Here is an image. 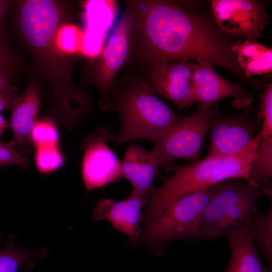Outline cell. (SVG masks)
<instances>
[{
	"label": "cell",
	"instance_id": "27",
	"mask_svg": "<svg viewBox=\"0 0 272 272\" xmlns=\"http://www.w3.org/2000/svg\"><path fill=\"white\" fill-rule=\"evenodd\" d=\"M0 68L7 77H14L20 71V64L10 46L0 37Z\"/></svg>",
	"mask_w": 272,
	"mask_h": 272
},
{
	"label": "cell",
	"instance_id": "2",
	"mask_svg": "<svg viewBox=\"0 0 272 272\" xmlns=\"http://www.w3.org/2000/svg\"><path fill=\"white\" fill-rule=\"evenodd\" d=\"M14 22L18 38L32 58L34 69L51 91L50 116L69 130L91 110L88 95L73 81V61L59 48L56 35L68 23L66 3L52 0L15 1Z\"/></svg>",
	"mask_w": 272,
	"mask_h": 272
},
{
	"label": "cell",
	"instance_id": "29",
	"mask_svg": "<svg viewBox=\"0 0 272 272\" xmlns=\"http://www.w3.org/2000/svg\"><path fill=\"white\" fill-rule=\"evenodd\" d=\"M0 93L17 96V90L10 83L7 76L0 68Z\"/></svg>",
	"mask_w": 272,
	"mask_h": 272
},
{
	"label": "cell",
	"instance_id": "30",
	"mask_svg": "<svg viewBox=\"0 0 272 272\" xmlns=\"http://www.w3.org/2000/svg\"><path fill=\"white\" fill-rule=\"evenodd\" d=\"M14 3V1L0 0V30L4 27Z\"/></svg>",
	"mask_w": 272,
	"mask_h": 272
},
{
	"label": "cell",
	"instance_id": "10",
	"mask_svg": "<svg viewBox=\"0 0 272 272\" xmlns=\"http://www.w3.org/2000/svg\"><path fill=\"white\" fill-rule=\"evenodd\" d=\"M113 132L100 127L83 141L81 173L87 191L102 188L122 177L121 161L108 145Z\"/></svg>",
	"mask_w": 272,
	"mask_h": 272
},
{
	"label": "cell",
	"instance_id": "6",
	"mask_svg": "<svg viewBox=\"0 0 272 272\" xmlns=\"http://www.w3.org/2000/svg\"><path fill=\"white\" fill-rule=\"evenodd\" d=\"M210 188L181 197L153 216L142 220L140 245L158 256L164 246L176 240H192L201 214L210 200Z\"/></svg>",
	"mask_w": 272,
	"mask_h": 272
},
{
	"label": "cell",
	"instance_id": "31",
	"mask_svg": "<svg viewBox=\"0 0 272 272\" xmlns=\"http://www.w3.org/2000/svg\"><path fill=\"white\" fill-rule=\"evenodd\" d=\"M17 96L0 93V113L12 110Z\"/></svg>",
	"mask_w": 272,
	"mask_h": 272
},
{
	"label": "cell",
	"instance_id": "13",
	"mask_svg": "<svg viewBox=\"0 0 272 272\" xmlns=\"http://www.w3.org/2000/svg\"><path fill=\"white\" fill-rule=\"evenodd\" d=\"M213 65L207 59L197 61L193 76V103L212 105L221 99L232 98V105L237 109L250 105L252 97L245 92L242 83L229 82L215 70Z\"/></svg>",
	"mask_w": 272,
	"mask_h": 272
},
{
	"label": "cell",
	"instance_id": "34",
	"mask_svg": "<svg viewBox=\"0 0 272 272\" xmlns=\"http://www.w3.org/2000/svg\"><path fill=\"white\" fill-rule=\"evenodd\" d=\"M0 240H1V235H0Z\"/></svg>",
	"mask_w": 272,
	"mask_h": 272
},
{
	"label": "cell",
	"instance_id": "32",
	"mask_svg": "<svg viewBox=\"0 0 272 272\" xmlns=\"http://www.w3.org/2000/svg\"><path fill=\"white\" fill-rule=\"evenodd\" d=\"M9 127V123L0 113V139L5 130Z\"/></svg>",
	"mask_w": 272,
	"mask_h": 272
},
{
	"label": "cell",
	"instance_id": "24",
	"mask_svg": "<svg viewBox=\"0 0 272 272\" xmlns=\"http://www.w3.org/2000/svg\"><path fill=\"white\" fill-rule=\"evenodd\" d=\"M34 159L38 172L44 174L58 170L64 162L59 146H55L35 148Z\"/></svg>",
	"mask_w": 272,
	"mask_h": 272
},
{
	"label": "cell",
	"instance_id": "22",
	"mask_svg": "<svg viewBox=\"0 0 272 272\" xmlns=\"http://www.w3.org/2000/svg\"><path fill=\"white\" fill-rule=\"evenodd\" d=\"M47 253L45 248L25 250L17 247L14 236L10 235L6 246L0 251V272H18L19 268L33 257L43 258Z\"/></svg>",
	"mask_w": 272,
	"mask_h": 272
},
{
	"label": "cell",
	"instance_id": "5",
	"mask_svg": "<svg viewBox=\"0 0 272 272\" xmlns=\"http://www.w3.org/2000/svg\"><path fill=\"white\" fill-rule=\"evenodd\" d=\"M211 197L204 209L192 241L227 236L248 227L257 213L260 187L240 179H230L210 188Z\"/></svg>",
	"mask_w": 272,
	"mask_h": 272
},
{
	"label": "cell",
	"instance_id": "12",
	"mask_svg": "<svg viewBox=\"0 0 272 272\" xmlns=\"http://www.w3.org/2000/svg\"><path fill=\"white\" fill-rule=\"evenodd\" d=\"M197 63L179 61L160 62L148 67L146 81L153 93L166 98L178 109L193 104V76Z\"/></svg>",
	"mask_w": 272,
	"mask_h": 272
},
{
	"label": "cell",
	"instance_id": "28",
	"mask_svg": "<svg viewBox=\"0 0 272 272\" xmlns=\"http://www.w3.org/2000/svg\"><path fill=\"white\" fill-rule=\"evenodd\" d=\"M12 165H18L26 169L29 159L9 143L4 144L0 141V168Z\"/></svg>",
	"mask_w": 272,
	"mask_h": 272
},
{
	"label": "cell",
	"instance_id": "21",
	"mask_svg": "<svg viewBox=\"0 0 272 272\" xmlns=\"http://www.w3.org/2000/svg\"><path fill=\"white\" fill-rule=\"evenodd\" d=\"M249 234L272 266V206L266 214L256 213L248 226Z\"/></svg>",
	"mask_w": 272,
	"mask_h": 272
},
{
	"label": "cell",
	"instance_id": "26",
	"mask_svg": "<svg viewBox=\"0 0 272 272\" xmlns=\"http://www.w3.org/2000/svg\"><path fill=\"white\" fill-rule=\"evenodd\" d=\"M261 121V127L254 138L259 142L265 138L272 135V84L263 89L260 95V105L258 114L255 116Z\"/></svg>",
	"mask_w": 272,
	"mask_h": 272
},
{
	"label": "cell",
	"instance_id": "3",
	"mask_svg": "<svg viewBox=\"0 0 272 272\" xmlns=\"http://www.w3.org/2000/svg\"><path fill=\"white\" fill-rule=\"evenodd\" d=\"M260 143L253 139L235 155L205 158L185 166L171 164L168 168L172 170V175L161 186L153 188L144 208L142 220L153 216L181 197L228 179H244L256 185L252 179L251 168Z\"/></svg>",
	"mask_w": 272,
	"mask_h": 272
},
{
	"label": "cell",
	"instance_id": "9",
	"mask_svg": "<svg viewBox=\"0 0 272 272\" xmlns=\"http://www.w3.org/2000/svg\"><path fill=\"white\" fill-rule=\"evenodd\" d=\"M130 26L129 15L125 11L91 71V83L99 91L100 105L105 109H109L115 77L129 56Z\"/></svg>",
	"mask_w": 272,
	"mask_h": 272
},
{
	"label": "cell",
	"instance_id": "7",
	"mask_svg": "<svg viewBox=\"0 0 272 272\" xmlns=\"http://www.w3.org/2000/svg\"><path fill=\"white\" fill-rule=\"evenodd\" d=\"M211 105L198 103L195 111L180 119L161 138L153 142L151 151L160 167L168 168L173 161H198L210 129Z\"/></svg>",
	"mask_w": 272,
	"mask_h": 272
},
{
	"label": "cell",
	"instance_id": "1",
	"mask_svg": "<svg viewBox=\"0 0 272 272\" xmlns=\"http://www.w3.org/2000/svg\"><path fill=\"white\" fill-rule=\"evenodd\" d=\"M193 2L169 0H132L125 11L130 21L133 56L144 66L160 62L208 59L252 87L239 67L232 46L215 22L192 6Z\"/></svg>",
	"mask_w": 272,
	"mask_h": 272
},
{
	"label": "cell",
	"instance_id": "25",
	"mask_svg": "<svg viewBox=\"0 0 272 272\" xmlns=\"http://www.w3.org/2000/svg\"><path fill=\"white\" fill-rule=\"evenodd\" d=\"M84 31L76 26L66 23L58 30L56 35L57 45L65 53L73 55L81 52Z\"/></svg>",
	"mask_w": 272,
	"mask_h": 272
},
{
	"label": "cell",
	"instance_id": "17",
	"mask_svg": "<svg viewBox=\"0 0 272 272\" xmlns=\"http://www.w3.org/2000/svg\"><path fill=\"white\" fill-rule=\"evenodd\" d=\"M122 178L145 200V205L153 188V182L160 166L152 152L135 145H129L121 161Z\"/></svg>",
	"mask_w": 272,
	"mask_h": 272
},
{
	"label": "cell",
	"instance_id": "11",
	"mask_svg": "<svg viewBox=\"0 0 272 272\" xmlns=\"http://www.w3.org/2000/svg\"><path fill=\"white\" fill-rule=\"evenodd\" d=\"M214 22L224 33L245 36L252 41L259 38L267 23L266 6L255 0H212Z\"/></svg>",
	"mask_w": 272,
	"mask_h": 272
},
{
	"label": "cell",
	"instance_id": "8",
	"mask_svg": "<svg viewBox=\"0 0 272 272\" xmlns=\"http://www.w3.org/2000/svg\"><path fill=\"white\" fill-rule=\"evenodd\" d=\"M237 115L222 114L218 102L211 105V141L206 158L233 155L242 151L254 139L260 124L256 117L251 119L254 108L251 105L243 108Z\"/></svg>",
	"mask_w": 272,
	"mask_h": 272
},
{
	"label": "cell",
	"instance_id": "16",
	"mask_svg": "<svg viewBox=\"0 0 272 272\" xmlns=\"http://www.w3.org/2000/svg\"><path fill=\"white\" fill-rule=\"evenodd\" d=\"M40 106V91L34 80L23 93L17 97L9 123L13 133V138L9 143L24 155L30 151L31 134L38 120Z\"/></svg>",
	"mask_w": 272,
	"mask_h": 272
},
{
	"label": "cell",
	"instance_id": "15",
	"mask_svg": "<svg viewBox=\"0 0 272 272\" xmlns=\"http://www.w3.org/2000/svg\"><path fill=\"white\" fill-rule=\"evenodd\" d=\"M85 29L81 53L89 57L101 53L117 13L115 1H89L84 5Z\"/></svg>",
	"mask_w": 272,
	"mask_h": 272
},
{
	"label": "cell",
	"instance_id": "33",
	"mask_svg": "<svg viewBox=\"0 0 272 272\" xmlns=\"http://www.w3.org/2000/svg\"><path fill=\"white\" fill-rule=\"evenodd\" d=\"M32 265L33 264H32V263L29 262L27 265V268H25L24 272H28V270L30 269V268L32 267Z\"/></svg>",
	"mask_w": 272,
	"mask_h": 272
},
{
	"label": "cell",
	"instance_id": "14",
	"mask_svg": "<svg viewBox=\"0 0 272 272\" xmlns=\"http://www.w3.org/2000/svg\"><path fill=\"white\" fill-rule=\"evenodd\" d=\"M144 198L133 189L125 199L115 201L112 198L101 199L96 205L92 218L97 221L107 220L114 229L124 234L129 245H140L142 230Z\"/></svg>",
	"mask_w": 272,
	"mask_h": 272
},
{
	"label": "cell",
	"instance_id": "4",
	"mask_svg": "<svg viewBox=\"0 0 272 272\" xmlns=\"http://www.w3.org/2000/svg\"><path fill=\"white\" fill-rule=\"evenodd\" d=\"M109 109L118 113L119 130L113 134L117 144L144 138L153 143L182 116L158 98L146 81L139 79L124 87L114 86Z\"/></svg>",
	"mask_w": 272,
	"mask_h": 272
},
{
	"label": "cell",
	"instance_id": "19",
	"mask_svg": "<svg viewBox=\"0 0 272 272\" xmlns=\"http://www.w3.org/2000/svg\"><path fill=\"white\" fill-rule=\"evenodd\" d=\"M239 67L249 79L272 71V50L256 41L238 40L232 46Z\"/></svg>",
	"mask_w": 272,
	"mask_h": 272
},
{
	"label": "cell",
	"instance_id": "23",
	"mask_svg": "<svg viewBox=\"0 0 272 272\" xmlns=\"http://www.w3.org/2000/svg\"><path fill=\"white\" fill-rule=\"evenodd\" d=\"M59 133L54 120L51 117L38 119L31 134V141L35 148L59 146Z\"/></svg>",
	"mask_w": 272,
	"mask_h": 272
},
{
	"label": "cell",
	"instance_id": "20",
	"mask_svg": "<svg viewBox=\"0 0 272 272\" xmlns=\"http://www.w3.org/2000/svg\"><path fill=\"white\" fill-rule=\"evenodd\" d=\"M252 179L266 195L271 196L270 180L272 177V135L264 138L260 143L252 165Z\"/></svg>",
	"mask_w": 272,
	"mask_h": 272
},
{
	"label": "cell",
	"instance_id": "18",
	"mask_svg": "<svg viewBox=\"0 0 272 272\" xmlns=\"http://www.w3.org/2000/svg\"><path fill=\"white\" fill-rule=\"evenodd\" d=\"M227 237L231 252L225 272H272V266L261 260L248 227L231 232Z\"/></svg>",
	"mask_w": 272,
	"mask_h": 272
}]
</instances>
